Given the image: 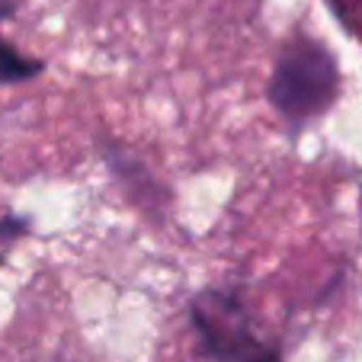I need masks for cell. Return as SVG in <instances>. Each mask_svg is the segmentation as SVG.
Returning <instances> with one entry per match:
<instances>
[{
    "instance_id": "6da1fadb",
    "label": "cell",
    "mask_w": 362,
    "mask_h": 362,
    "mask_svg": "<svg viewBox=\"0 0 362 362\" xmlns=\"http://www.w3.org/2000/svg\"><path fill=\"white\" fill-rule=\"evenodd\" d=\"M340 71L324 45L311 39H295L276 58L269 100L292 122L315 119L337 100Z\"/></svg>"
},
{
    "instance_id": "7a4b0ae2",
    "label": "cell",
    "mask_w": 362,
    "mask_h": 362,
    "mask_svg": "<svg viewBox=\"0 0 362 362\" xmlns=\"http://www.w3.org/2000/svg\"><path fill=\"white\" fill-rule=\"evenodd\" d=\"M192 324L202 353L212 362H282L279 349L257 337L247 308L234 292L209 288L196 295Z\"/></svg>"
},
{
    "instance_id": "3957f363",
    "label": "cell",
    "mask_w": 362,
    "mask_h": 362,
    "mask_svg": "<svg viewBox=\"0 0 362 362\" xmlns=\"http://www.w3.org/2000/svg\"><path fill=\"white\" fill-rule=\"evenodd\" d=\"M45 64L35 62V58L23 55L16 45H10L7 39H0V83H20L29 77L42 74Z\"/></svg>"
},
{
    "instance_id": "277c9868",
    "label": "cell",
    "mask_w": 362,
    "mask_h": 362,
    "mask_svg": "<svg viewBox=\"0 0 362 362\" xmlns=\"http://www.w3.org/2000/svg\"><path fill=\"white\" fill-rule=\"evenodd\" d=\"M23 234H26V221L23 218H16V215H4V218H0V263L7 257L10 244L20 240Z\"/></svg>"
},
{
    "instance_id": "5b68a950",
    "label": "cell",
    "mask_w": 362,
    "mask_h": 362,
    "mask_svg": "<svg viewBox=\"0 0 362 362\" xmlns=\"http://www.w3.org/2000/svg\"><path fill=\"white\" fill-rule=\"evenodd\" d=\"M10 13H13V4H10V0H0V20L10 16Z\"/></svg>"
}]
</instances>
